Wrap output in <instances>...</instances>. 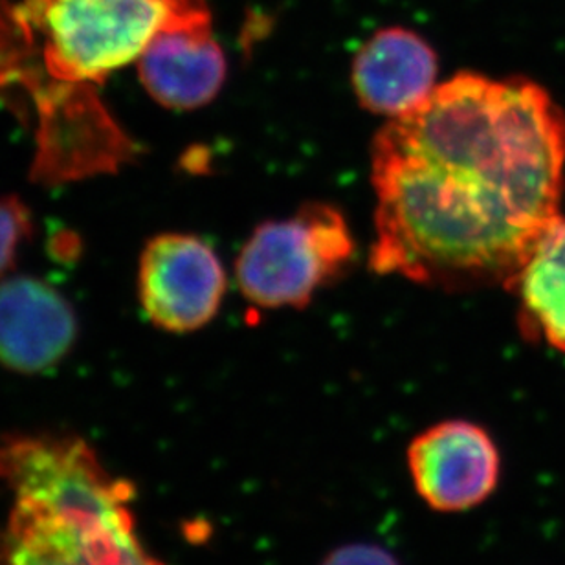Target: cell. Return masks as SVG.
I'll return each instance as SVG.
<instances>
[{
  "mask_svg": "<svg viewBox=\"0 0 565 565\" xmlns=\"http://www.w3.org/2000/svg\"><path fill=\"white\" fill-rule=\"evenodd\" d=\"M371 168L375 273L509 288L558 217L565 116L525 77L462 72L382 127Z\"/></svg>",
  "mask_w": 565,
  "mask_h": 565,
  "instance_id": "1",
  "label": "cell"
},
{
  "mask_svg": "<svg viewBox=\"0 0 565 565\" xmlns=\"http://www.w3.org/2000/svg\"><path fill=\"white\" fill-rule=\"evenodd\" d=\"M0 478L13 507L0 527V565H163L141 545L131 484L71 435H10Z\"/></svg>",
  "mask_w": 565,
  "mask_h": 565,
  "instance_id": "2",
  "label": "cell"
},
{
  "mask_svg": "<svg viewBox=\"0 0 565 565\" xmlns=\"http://www.w3.org/2000/svg\"><path fill=\"white\" fill-rule=\"evenodd\" d=\"M39 66L57 82H104L138 61L158 33L212 24L206 0H24Z\"/></svg>",
  "mask_w": 565,
  "mask_h": 565,
  "instance_id": "3",
  "label": "cell"
},
{
  "mask_svg": "<svg viewBox=\"0 0 565 565\" xmlns=\"http://www.w3.org/2000/svg\"><path fill=\"white\" fill-rule=\"evenodd\" d=\"M354 257L343 213L321 202L257 226L235 263L241 292L262 309H301L342 276Z\"/></svg>",
  "mask_w": 565,
  "mask_h": 565,
  "instance_id": "4",
  "label": "cell"
},
{
  "mask_svg": "<svg viewBox=\"0 0 565 565\" xmlns=\"http://www.w3.org/2000/svg\"><path fill=\"white\" fill-rule=\"evenodd\" d=\"M26 93L38 115L35 182L55 185L115 173L137 154L135 141L113 120L94 85L57 82L39 71Z\"/></svg>",
  "mask_w": 565,
  "mask_h": 565,
  "instance_id": "5",
  "label": "cell"
},
{
  "mask_svg": "<svg viewBox=\"0 0 565 565\" xmlns=\"http://www.w3.org/2000/svg\"><path fill=\"white\" fill-rule=\"evenodd\" d=\"M226 287L223 263L195 235H158L141 252L140 303L149 320L166 331L207 326L221 309Z\"/></svg>",
  "mask_w": 565,
  "mask_h": 565,
  "instance_id": "6",
  "label": "cell"
},
{
  "mask_svg": "<svg viewBox=\"0 0 565 565\" xmlns=\"http://www.w3.org/2000/svg\"><path fill=\"white\" fill-rule=\"evenodd\" d=\"M406 461L417 495L443 514L476 509L500 484V448L470 420H443L424 429L409 443Z\"/></svg>",
  "mask_w": 565,
  "mask_h": 565,
  "instance_id": "7",
  "label": "cell"
},
{
  "mask_svg": "<svg viewBox=\"0 0 565 565\" xmlns=\"http://www.w3.org/2000/svg\"><path fill=\"white\" fill-rule=\"evenodd\" d=\"M71 303L49 282L0 279V364L19 373H41L60 364L76 342Z\"/></svg>",
  "mask_w": 565,
  "mask_h": 565,
  "instance_id": "8",
  "label": "cell"
},
{
  "mask_svg": "<svg viewBox=\"0 0 565 565\" xmlns=\"http://www.w3.org/2000/svg\"><path fill=\"white\" fill-rule=\"evenodd\" d=\"M437 71V55L419 33L386 28L359 50L351 82L362 107L393 120L429 98Z\"/></svg>",
  "mask_w": 565,
  "mask_h": 565,
  "instance_id": "9",
  "label": "cell"
},
{
  "mask_svg": "<svg viewBox=\"0 0 565 565\" xmlns=\"http://www.w3.org/2000/svg\"><path fill=\"white\" fill-rule=\"evenodd\" d=\"M138 72L154 102L168 109L191 110L221 93L228 63L212 24H201L158 33L138 60Z\"/></svg>",
  "mask_w": 565,
  "mask_h": 565,
  "instance_id": "10",
  "label": "cell"
},
{
  "mask_svg": "<svg viewBox=\"0 0 565 565\" xmlns=\"http://www.w3.org/2000/svg\"><path fill=\"white\" fill-rule=\"evenodd\" d=\"M509 288L520 298L523 332L565 353V217L545 230Z\"/></svg>",
  "mask_w": 565,
  "mask_h": 565,
  "instance_id": "11",
  "label": "cell"
},
{
  "mask_svg": "<svg viewBox=\"0 0 565 565\" xmlns=\"http://www.w3.org/2000/svg\"><path fill=\"white\" fill-rule=\"evenodd\" d=\"M38 68V41L21 4L0 0V93L11 85L26 87Z\"/></svg>",
  "mask_w": 565,
  "mask_h": 565,
  "instance_id": "12",
  "label": "cell"
},
{
  "mask_svg": "<svg viewBox=\"0 0 565 565\" xmlns=\"http://www.w3.org/2000/svg\"><path fill=\"white\" fill-rule=\"evenodd\" d=\"M32 235V215L17 196H0V279L15 262L19 246Z\"/></svg>",
  "mask_w": 565,
  "mask_h": 565,
  "instance_id": "13",
  "label": "cell"
},
{
  "mask_svg": "<svg viewBox=\"0 0 565 565\" xmlns=\"http://www.w3.org/2000/svg\"><path fill=\"white\" fill-rule=\"evenodd\" d=\"M320 565H401L386 547L376 544L340 545Z\"/></svg>",
  "mask_w": 565,
  "mask_h": 565,
  "instance_id": "14",
  "label": "cell"
}]
</instances>
